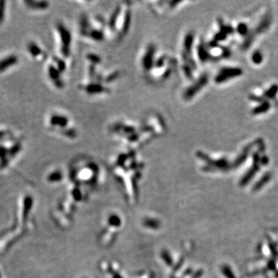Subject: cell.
Instances as JSON below:
<instances>
[{"label":"cell","instance_id":"ac0fdd59","mask_svg":"<svg viewBox=\"0 0 278 278\" xmlns=\"http://www.w3.org/2000/svg\"><path fill=\"white\" fill-rule=\"evenodd\" d=\"M8 136V132L6 131L0 130V141H2L4 138Z\"/></svg>","mask_w":278,"mask_h":278},{"label":"cell","instance_id":"4fadbf2b","mask_svg":"<svg viewBox=\"0 0 278 278\" xmlns=\"http://www.w3.org/2000/svg\"><path fill=\"white\" fill-rule=\"evenodd\" d=\"M258 169V166H257V164H255V165L250 169V171L248 172V173L243 177V180H242V185H245L246 183H248L250 181V179L253 178V176L255 175L256 172H257Z\"/></svg>","mask_w":278,"mask_h":278},{"label":"cell","instance_id":"52a82bcc","mask_svg":"<svg viewBox=\"0 0 278 278\" xmlns=\"http://www.w3.org/2000/svg\"><path fill=\"white\" fill-rule=\"evenodd\" d=\"M56 33L59 42V50L61 54L62 59H67L70 57L71 52V43L72 36L70 30L67 28L65 25L62 23H58L56 26Z\"/></svg>","mask_w":278,"mask_h":278},{"label":"cell","instance_id":"9a60e30c","mask_svg":"<svg viewBox=\"0 0 278 278\" xmlns=\"http://www.w3.org/2000/svg\"><path fill=\"white\" fill-rule=\"evenodd\" d=\"M5 16V2H0V25H2L4 22Z\"/></svg>","mask_w":278,"mask_h":278},{"label":"cell","instance_id":"7a4b0ae2","mask_svg":"<svg viewBox=\"0 0 278 278\" xmlns=\"http://www.w3.org/2000/svg\"><path fill=\"white\" fill-rule=\"evenodd\" d=\"M177 62V60L170 55L158 53L153 65L145 74L147 79L154 83L165 81L172 75Z\"/></svg>","mask_w":278,"mask_h":278},{"label":"cell","instance_id":"8992f818","mask_svg":"<svg viewBox=\"0 0 278 278\" xmlns=\"http://www.w3.org/2000/svg\"><path fill=\"white\" fill-rule=\"evenodd\" d=\"M190 83L185 87L182 90V97L185 101H191L199 93L201 90L204 89L209 81V77L206 74H202L200 76H196L191 80Z\"/></svg>","mask_w":278,"mask_h":278},{"label":"cell","instance_id":"5b68a950","mask_svg":"<svg viewBox=\"0 0 278 278\" xmlns=\"http://www.w3.org/2000/svg\"><path fill=\"white\" fill-rule=\"evenodd\" d=\"M67 66L64 59L61 57H53L47 65L46 73L48 78L55 87L63 89L64 87L62 74L66 71Z\"/></svg>","mask_w":278,"mask_h":278},{"label":"cell","instance_id":"5bb4252c","mask_svg":"<svg viewBox=\"0 0 278 278\" xmlns=\"http://www.w3.org/2000/svg\"><path fill=\"white\" fill-rule=\"evenodd\" d=\"M270 178V174H266L265 175L263 176L262 178H261V179L256 183L255 186H254V190L257 191L259 190L260 188H262V187L264 186V184H266V183H267L268 182H269Z\"/></svg>","mask_w":278,"mask_h":278},{"label":"cell","instance_id":"3957f363","mask_svg":"<svg viewBox=\"0 0 278 278\" xmlns=\"http://www.w3.org/2000/svg\"><path fill=\"white\" fill-rule=\"evenodd\" d=\"M79 32L83 37L93 42H101L107 36L106 21L102 18L95 17L90 20L87 16L81 18Z\"/></svg>","mask_w":278,"mask_h":278},{"label":"cell","instance_id":"e0dca14e","mask_svg":"<svg viewBox=\"0 0 278 278\" xmlns=\"http://www.w3.org/2000/svg\"><path fill=\"white\" fill-rule=\"evenodd\" d=\"M224 273H225L226 276H227L228 278H234V275L233 273H232V271L230 270V269L228 267H225L224 268Z\"/></svg>","mask_w":278,"mask_h":278},{"label":"cell","instance_id":"d6986e66","mask_svg":"<svg viewBox=\"0 0 278 278\" xmlns=\"http://www.w3.org/2000/svg\"><path fill=\"white\" fill-rule=\"evenodd\" d=\"M276 277H277V278H278V273H276Z\"/></svg>","mask_w":278,"mask_h":278},{"label":"cell","instance_id":"2e32d148","mask_svg":"<svg viewBox=\"0 0 278 278\" xmlns=\"http://www.w3.org/2000/svg\"><path fill=\"white\" fill-rule=\"evenodd\" d=\"M261 60H262V55L260 53H255L253 55V61L254 63L259 64V63H261Z\"/></svg>","mask_w":278,"mask_h":278},{"label":"cell","instance_id":"277c9868","mask_svg":"<svg viewBox=\"0 0 278 278\" xmlns=\"http://www.w3.org/2000/svg\"><path fill=\"white\" fill-rule=\"evenodd\" d=\"M48 125L51 130L58 132L67 139H75L77 137V131L71 125L68 116L62 113H52L48 118Z\"/></svg>","mask_w":278,"mask_h":278},{"label":"cell","instance_id":"6da1fadb","mask_svg":"<svg viewBox=\"0 0 278 278\" xmlns=\"http://www.w3.org/2000/svg\"><path fill=\"white\" fill-rule=\"evenodd\" d=\"M131 20V9L128 5H119L113 10L106 22L107 36L118 40L128 33Z\"/></svg>","mask_w":278,"mask_h":278},{"label":"cell","instance_id":"8fae6325","mask_svg":"<svg viewBox=\"0 0 278 278\" xmlns=\"http://www.w3.org/2000/svg\"><path fill=\"white\" fill-rule=\"evenodd\" d=\"M27 51L30 53V56H32L34 60H43V58L45 57L46 54L44 53V51L41 49L40 46L35 42L30 41V43H28L27 46Z\"/></svg>","mask_w":278,"mask_h":278},{"label":"cell","instance_id":"9c48e42d","mask_svg":"<svg viewBox=\"0 0 278 278\" xmlns=\"http://www.w3.org/2000/svg\"><path fill=\"white\" fill-rule=\"evenodd\" d=\"M242 74V70L236 67H223L220 69L214 77V82L217 84H223L228 80L232 79Z\"/></svg>","mask_w":278,"mask_h":278},{"label":"cell","instance_id":"30bf717a","mask_svg":"<svg viewBox=\"0 0 278 278\" xmlns=\"http://www.w3.org/2000/svg\"><path fill=\"white\" fill-rule=\"evenodd\" d=\"M19 63V57L16 55L11 54L0 59V74L7 71Z\"/></svg>","mask_w":278,"mask_h":278},{"label":"cell","instance_id":"7c38bea8","mask_svg":"<svg viewBox=\"0 0 278 278\" xmlns=\"http://www.w3.org/2000/svg\"><path fill=\"white\" fill-rule=\"evenodd\" d=\"M26 7L33 11H45L49 9V2L46 1H34L27 0L23 2Z\"/></svg>","mask_w":278,"mask_h":278},{"label":"cell","instance_id":"ba28073f","mask_svg":"<svg viewBox=\"0 0 278 278\" xmlns=\"http://www.w3.org/2000/svg\"><path fill=\"white\" fill-rule=\"evenodd\" d=\"M157 55H158V52H157L156 46L153 43L148 44L143 49V51L141 52L140 59H139V64H140V67L144 72V75L149 71L151 67H152Z\"/></svg>","mask_w":278,"mask_h":278}]
</instances>
